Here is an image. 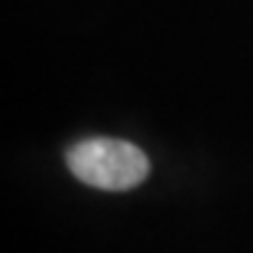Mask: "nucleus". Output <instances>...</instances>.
<instances>
[{
    "mask_svg": "<svg viewBox=\"0 0 253 253\" xmlns=\"http://www.w3.org/2000/svg\"><path fill=\"white\" fill-rule=\"evenodd\" d=\"M67 168L75 178L103 191H126L147 178V155L124 140H85L67 150Z\"/></svg>",
    "mask_w": 253,
    "mask_h": 253,
    "instance_id": "obj_1",
    "label": "nucleus"
}]
</instances>
